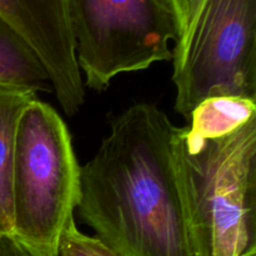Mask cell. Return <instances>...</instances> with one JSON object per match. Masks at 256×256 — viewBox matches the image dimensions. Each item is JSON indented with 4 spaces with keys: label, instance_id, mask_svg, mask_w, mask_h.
<instances>
[{
    "label": "cell",
    "instance_id": "6da1fadb",
    "mask_svg": "<svg viewBox=\"0 0 256 256\" xmlns=\"http://www.w3.org/2000/svg\"><path fill=\"white\" fill-rule=\"evenodd\" d=\"M175 130L156 105L134 104L80 166L76 209L119 256H192L172 160Z\"/></svg>",
    "mask_w": 256,
    "mask_h": 256
},
{
    "label": "cell",
    "instance_id": "7a4b0ae2",
    "mask_svg": "<svg viewBox=\"0 0 256 256\" xmlns=\"http://www.w3.org/2000/svg\"><path fill=\"white\" fill-rule=\"evenodd\" d=\"M172 160L192 256H256V102H202Z\"/></svg>",
    "mask_w": 256,
    "mask_h": 256
},
{
    "label": "cell",
    "instance_id": "3957f363",
    "mask_svg": "<svg viewBox=\"0 0 256 256\" xmlns=\"http://www.w3.org/2000/svg\"><path fill=\"white\" fill-rule=\"evenodd\" d=\"M12 238L30 256H58L80 198V165L59 112L39 98L22 112L12 174Z\"/></svg>",
    "mask_w": 256,
    "mask_h": 256
},
{
    "label": "cell",
    "instance_id": "277c9868",
    "mask_svg": "<svg viewBox=\"0 0 256 256\" xmlns=\"http://www.w3.org/2000/svg\"><path fill=\"white\" fill-rule=\"evenodd\" d=\"M172 60L182 116L214 98L256 102V0H200Z\"/></svg>",
    "mask_w": 256,
    "mask_h": 256
},
{
    "label": "cell",
    "instance_id": "5b68a950",
    "mask_svg": "<svg viewBox=\"0 0 256 256\" xmlns=\"http://www.w3.org/2000/svg\"><path fill=\"white\" fill-rule=\"evenodd\" d=\"M80 72L102 92L115 76L172 59L180 39L170 0H68Z\"/></svg>",
    "mask_w": 256,
    "mask_h": 256
},
{
    "label": "cell",
    "instance_id": "8992f818",
    "mask_svg": "<svg viewBox=\"0 0 256 256\" xmlns=\"http://www.w3.org/2000/svg\"><path fill=\"white\" fill-rule=\"evenodd\" d=\"M0 16L40 58L65 114H76L84 102L85 85L76 62L68 0H0Z\"/></svg>",
    "mask_w": 256,
    "mask_h": 256
},
{
    "label": "cell",
    "instance_id": "52a82bcc",
    "mask_svg": "<svg viewBox=\"0 0 256 256\" xmlns=\"http://www.w3.org/2000/svg\"><path fill=\"white\" fill-rule=\"evenodd\" d=\"M0 88L52 92L50 76L29 42L0 16Z\"/></svg>",
    "mask_w": 256,
    "mask_h": 256
},
{
    "label": "cell",
    "instance_id": "ba28073f",
    "mask_svg": "<svg viewBox=\"0 0 256 256\" xmlns=\"http://www.w3.org/2000/svg\"><path fill=\"white\" fill-rule=\"evenodd\" d=\"M38 95L0 88V235L12 236V174L15 132L24 108Z\"/></svg>",
    "mask_w": 256,
    "mask_h": 256
},
{
    "label": "cell",
    "instance_id": "9c48e42d",
    "mask_svg": "<svg viewBox=\"0 0 256 256\" xmlns=\"http://www.w3.org/2000/svg\"><path fill=\"white\" fill-rule=\"evenodd\" d=\"M58 256H119L95 236L84 234L72 222L62 235Z\"/></svg>",
    "mask_w": 256,
    "mask_h": 256
},
{
    "label": "cell",
    "instance_id": "30bf717a",
    "mask_svg": "<svg viewBox=\"0 0 256 256\" xmlns=\"http://www.w3.org/2000/svg\"><path fill=\"white\" fill-rule=\"evenodd\" d=\"M170 2H172V9L176 14L178 20H179L180 30H182V34L189 22H192V16H194L195 12L200 4V0H170Z\"/></svg>",
    "mask_w": 256,
    "mask_h": 256
},
{
    "label": "cell",
    "instance_id": "8fae6325",
    "mask_svg": "<svg viewBox=\"0 0 256 256\" xmlns=\"http://www.w3.org/2000/svg\"><path fill=\"white\" fill-rule=\"evenodd\" d=\"M0 256H30L12 236L0 235Z\"/></svg>",
    "mask_w": 256,
    "mask_h": 256
}]
</instances>
